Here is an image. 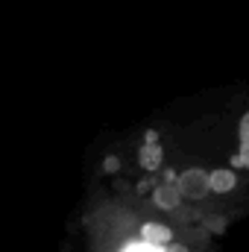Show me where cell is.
Listing matches in <instances>:
<instances>
[{
	"label": "cell",
	"instance_id": "obj_1",
	"mask_svg": "<svg viewBox=\"0 0 249 252\" xmlns=\"http://www.w3.org/2000/svg\"><path fill=\"white\" fill-rule=\"evenodd\" d=\"M109 252H185V250H182V247H176L164 229L144 226L138 235L124 238L115 250H109Z\"/></svg>",
	"mask_w": 249,
	"mask_h": 252
},
{
	"label": "cell",
	"instance_id": "obj_2",
	"mask_svg": "<svg viewBox=\"0 0 249 252\" xmlns=\"http://www.w3.org/2000/svg\"><path fill=\"white\" fill-rule=\"evenodd\" d=\"M235 164L249 170V115L241 121V129H238V153H235Z\"/></svg>",
	"mask_w": 249,
	"mask_h": 252
}]
</instances>
